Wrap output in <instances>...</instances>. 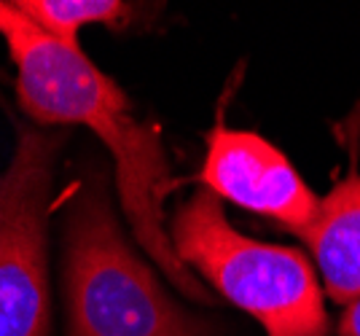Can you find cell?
<instances>
[{
    "mask_svg": "<svg viewBox=\"0 0 360 336\" xmlns=\"http://www.w3.org/2000/svg\"><path fill=\"white\" fill-rule=\"evenodd\" d=\"M0 38L16 65V97L38 124H81L105 143L116 159V186L137 245L188 299L212 304L210 290L178 259L165 221L172 172L162 132L137 119L129 97L113 78L68 46L38 30L14 3H0Z\"/></svg>",
    "mask_w": 360,
    "mask_h": 336,
    "instance_id": "cell-1",
    "label": "cell"
},
{
    "mask_svg": "<svg viewBox=\"0 0 360 336\" xmlns=\"http://www.w3.org/2000/svg\"><path fill=\"white\" fill-rule=\"evenodd\" d=\"M167 231L178 259L229 304L255 318L266 336H328L323 288L309 259L296 247L240 234L210 188H196Z\"/></svg>",
    "mask_w": 360,
    "mask_h": 336,
    "instance_id": "cell-2",
    "label": "cell"
},
{
    "mask_svg": "<svg viewBox=\"0 0 360 336\" xmlns=\"http://www.w3.org/2000/svg\"><path fill=\"white\" fill-rule=\"evenodd\" d=\"M62 280L70 336H212L124 240L100 183L84 186L70 207Z\"/></svg>",
    "mask_w": 360,
    "mask_h": 336,
    "instance_id": "cell-3",
    "label": "cell"
},
{
    "mask_svg": "<svg viewBox=\"0 0 360 336\" xmlns=\"http://www.w3.org/2000/svg\"><path fill=\"white\" fill-rule=\"evenodd\" d=\"M62 135L19 127L0 175V336H49L51 290L46 215Z\"/></svg>",
    "mask_w": 360,
    "mask_h": 336,
    "instance_id": "cell-4",
    "label": "cell"
},
{
    "mask_svg": "<svg viewBox=\"0 0 360 336\" xmlns=\"http://www.w3.org/2000/svg\"><path fill=\"white\" fill-rule=\"evenodd\" d=\"M199 181L218 199L277 221L301 234L320 210V197L304 183L299 169L266 138L218 122L207 132Z\"/></svg>",
    "mask_w": 360,
    "mask_h": 336,
    "instance_id": "cell-5",
    "label": "cell"
},
{
    "mask_svg": "<svg viewBox=\"0 0 360 336\" xmlns=\"http://www.w3.org/2000/svg\"><path fill=\"white\" fill-rule=\"evenodd\" d=\"M352 153L347 175L320 199L315 221L299 234L309 245L323 290L336 304L360 296V169Z\"/></svg>",
    "mask_w": 360,
    "mask_h": 336,
    "instance_id": "cell-6",
    "label": "cell"
},
{
    "mask_svg": "<svg viewBox=\"0 0 360 336\" xmlns=\"http://www.w3.org/2000/svg\"><path fill=\"white\" fill-rule=\"evenodd\" d=\"M14 6L38 30L68 46H78V32L89 25L119 32L135 19V6L121 0H14Z\"/></svg>",
    "mask_w": 360,
    "mask_h": 336,
    "instance_id": "cell-7",
    "label": "cell"
},
{
    "mask_svg": "<svg viewBox=\"0 0 360 336\" xmlns=\"http://www.w3.org/2000/svg\"><path fill=\"white\" fill-rule=\"evenodd\" d=\"M339 336H360V296L349 302L339 321Z\"/></svg>",
    "mask_w": 360,
    "mask_h": 336,
    "instance_id": "cell-8",
    "label": "cell"
}]
</instances>
